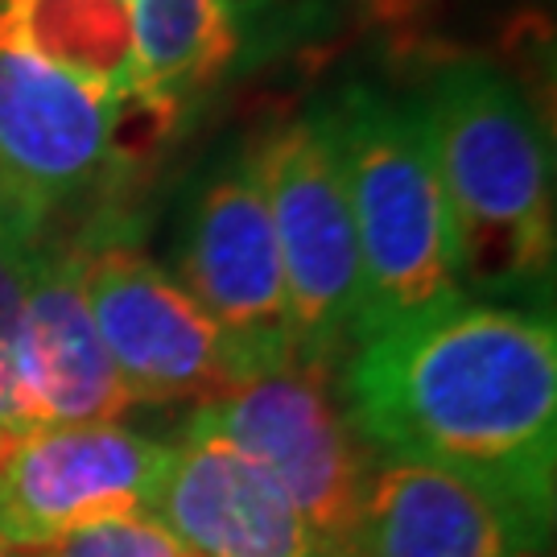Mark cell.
I'll return each instance as SVG.
<instances>
[{"instance_id":"obj_1","label":"cell","mask_w":557,"mask_h":557,"mask_svg":"<svg viewBox=\"0 0 557 557\" xmlns=\"http://www.w3.org/2000/svg\"><path fill=\"white\" fill-rule=\"evenodd\" d=\"M363 446L475 479L533 517L557 499V331L533 306L458 298L363 338L338 368Z\"/></svg>"},{"instance_id":"obj_2","label":"cell","mask_w":557,"mask_h":557,"mask_svg":"<svg viewBox=\"0 0 557 557\" xmlns=\"http://www.w3.org/2000/svg\"><path fill=\"white\" fill-rule=\"evenodd\" d=\"M450 211L471 298L537 294L554 281V137L499 62L438 59L409 96Z\"/></svg>"},{"instance_id":"obj_3","label":"cell","mask_w":557,"mask_h":557,"mask_svg":"<svg viewBox=\"0 0 557 557\" xmlns=\"http://www.w3.org/2000/svg\"><path fill=\"white\" fill-rule=\"evenodd\" d=\"M314 112L335 149L359 239V343L467 298L450 211L409 96L343 83Z\"/></svg>"},{"instance_id":"obj_4","label":"cell","mask_w":557,"mask_h":557,"mask_svg":"<svg viewBox=\"0 0 557 557\" xmlns=\"http://www.w3.org/2000/svg\"><path fill=\"white\" fill-rule=\"evenodd\" d=\"M260 178L285 277L294 363L338 376L359 343L363 269L347 186L314 108L260 137Z\"/></svg>"},{"instance_id":"obj_5","label":"cell","mask_w":557,"mask_h":557,"mask_svg":"<svg viewBox=\"0 0 557 557\" xmlns=\"http://www.w3.org/2000/svg\"><path fill=\"white\" fill-rule=\"evenodd\" d=\"M190 425L257 458L326 554L363 557V496L376 455L347 421L335 372L289 363L199 405Z\"/></svg>"},{"instance_id":"obj_6","label":"cell","mask_w":557,"mask_h":557,"mask_svg":"<svg viewBox=\"0 0 557 557\" xmlns=\"http://www.w3.org/2000/svg\"><path fill=\"white\" fill-rule=\"evenodd\" d=\"M174 281L220 326L239 384L294 363L285 277L260 178V140L239 145L186 199Z\"/></svg>"},{"instance_id":"obj_7","label":"cell","mask_w":557,"mask_h":557,"mask_svg":"<svg viewBox=\"0 0 557 557\" xmlns=\"http://www.w3.org/2000/svg\"><path fill=\"white\" fill-rule=\"evenodd\" d=\"M124 100L0 41V227L50 244L62 215L112 190Z\"/></svg>"},{"instance_id":"obj_8","label":"cell","mask_w":557,"mask_h":557,"mask_svg":"<svg viewBox=\"0 0 557 557\" xmlns=\"http://www.w3.org/2000/svg\"><path fill=\"white\" fill-rule=\"evenodd\" d=\"M91 322L133 405H178L236 393L239 380L220 326L199 310L170 269L124 236H75Z\"/></svg>"},{"instance_id":"obj_9","label":"cell","mask_w":557,"mask_h":557,"mask_svg":"<svg viewBox=\"0 0 557 557\" xmlns=\"http://www.w3.org/2000/svg\"><path fill=\"white\" fill-rule=\"evenodd\" d=\"M170 450L120 421L21 434L0 467V549H54L100 520L145 512Z\"/></svg>"},{"instance_id":"obj_10","label":"cell","mask_w":557,"mask_h":557,"mask_svg":"<svg viewBox=\"0 0 557 557\" xmlns=\"http://www.w3.org/2000/svg\"><path fill=\"white\" fill-rule=\"evenodd\" d=\"M79 260V239H50L25 289L13 363L29 430L116 421L133 409L83 298Z\"/></svg>"},{"instance_id":"obj_11","label":"cell","mask_w":557,"mask_h":557,"mask_svg":"<svg viewBox=\"0 0 557 557\" xmlns=\"http://www.w3.org/2000/svg\"><path fill=\"white\" fill-rule=\"evenodd\" d=\"M145 512L202 557H331L257 458L195 425Z\"/></svg>"},{"instance_id":"obj_12","label":"cell","mask_w":557,"mask_h":557,"mask_svg":"<svg viewBox=\"0 0 557 557\" xmlns=\"http://www.w3.org/2000/svg\"><path fill=\"white\" fill-rule=\"evenodd\" d=\"M554 520L475 479L376 458L363 496V557H549Z\"/></svg>"},{"instance_id":"obj_13","label":"cell","mask_w":557,"mask_h":557,"mask_svg":"<svg viewBox=\"0 0 557 557\" xmlns=\"http://www.w3.org/2000/svg\"><path fill=\"white\" fill-rule=\"evenodd\" d=\"M264 25L260 0H133L137 96L182 120L244 66Z\"/></svg>"},{"instance_id":"obj_14","label":"cell","mask_w":557,"mask_h":557,"mask_svg":"<svg viewBox=\"0 0 557 557\" xmlns=\"http://www.w3.org/2000/svg\"><path fill=\"white\" fill-rule=\"evenodd\" d=\"M0 41L112 100L140 91L133 0H0Z\"/></svg>"},{"instance_id":"obj_15","label":"cell","mask_w":557,"mask_h":557,"mask_svg":"<svg viewBox=\"0 0 557 557\" xmlns=\"http://www.w3.org/2000/svg\"><path fill=\"white\" fill-rule=\"evenodd\" d=\"M41 248L46 244H34V239L0 227V425L13 430V434H29V421L21 409L13 338H17L21 306H25V289H29Z\"/></svg>"},{"instance_id":"obj_16","label":"cell","mask_w":557,"mask_h":557,"mask_svg":"<svg viewBox=\"0 0 557 557\" xmlns=\"http://www.w3.org/2000/svg\"><path fill=\"white\" fill-rule=\"evenodd\" d=\"M46 557H202L178 541L161 520L149 512H133V517L100 520L91 529H83L75 537L59 541Z\"/></svg>"},{"instance_id":"obj_17","label":"cell","mask_w":557,"mask_h":557,"mask_svg":"<svg viewBox=\"0 0 557 557\" xmlns=\"http://www.w3.org/2000/svg\"><path fill=\"white\" fill-rule=\"evenodd\" d=\"M347 4L363 21V29L388 38L400 50L413 46L442 9V0H347Z\"/></svg>"},{"instance_id":"obj_18","label":"cell","mask_w":557,"mask_h":557,"mask_svg":"<svg viewBox=\"0 0 557 557\" xmlns=\"http://www.w3.org/2000/svg\"><path fill=\"white\" fill-rule=\"evenodd\" d=\"M17 438H21V434H13V430H4V425H0V467H4V458L13 455Z\"/></svg>"},{"instance_id":"obj_19","label":"cell","mask_w":557,"mask_h":557,"mask_svg":"<svg viewBox=\"0 0 557 557\" xmlns=\"http://www.w3.org/2000/svg\"><path fill=\"white\" fill-rule=\"evenodd\" d=\"M0 557H17V554H9V549H0Z\"/></svg>"}]
</instances>
